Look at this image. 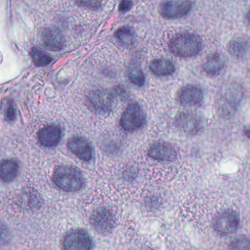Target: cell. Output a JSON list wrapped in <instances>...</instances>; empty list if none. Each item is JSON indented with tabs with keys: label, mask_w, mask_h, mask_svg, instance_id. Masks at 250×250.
Masks as SVG:
<instances>
[{
	"label": "cell",
	"mask_w": 250,
	"mask_h": 250,
	"mask_svg": "<svg viewBox=\"0 0 250 250\" xmlns=\"http://www.w3.org/2000/svg\"><path fill=\"white\" fill-rule=\"evenodd\" d=\"M150 69L156 76H168L175 71V65L169 60L157 59L152 61Z\"/></svg>",
	"instance_id": "cell-18"
},
{
	"label": "cell",
	"mask_w": 250,
	"mask_h": 250,
	"mask_svg": "<svg viewBox=\"0 0 250 250\" xmlns=\"http://www.w3.org/2000/svg\"><path fill=\"white\" fill-rule=\"evenodd\" d=\"M250 50V41L244 37L235 38L229 42L228 51L237 58H244Z\"/></svg>",
	"instance_id": "cell-16"
},
{
	"label": "cell",
	"mask_w": 250,
	"mask_h": 250,
	"mask_svg": "<svg viewBox=\"0 0 250 250\" xmlns=\"http://www.w3.org/2000/svg\"><path fill=\"white\" fill-rule=\"evenodd\" d=\"M54 184L65 191H77L84 185V178L77 168L70 166H58L52 175Z\"/></svg>",
	"instance_id": "cell-2"
},
{
	"label": "cell",
	"mask_w": 250,
	"mask_h": 250,
	"mask_svg": "<svg viewBox=\"0 0 250 250\" xmlns=\"http://www.w3.org/2000/svg\"><path fill=\"white\" fill-rule=\"evenodd\" d=\"M238 214L232 210H225L216 215L213 219V229L221 234H231L235 232L239 226Z\"/></svg>",
	"instance_id": "cell-7"
},
{
	"label": "cell",
	"mask_w": 250,
	"mask_h": 250,
	"mask_svg": "<svg viewBox=\"0 0 250 250\" xmlns=\"http://www.w3.org/2000/svg\"><path fill=\"white\" fill-rule=\"evenodd\" d=\"M93 241L83 229H74L65 235L63 240L65 250H91Z\"/></svg>",
	"instance_id": "cell-6"
},
{
	"label": "cell",
	"mask_w": 250,
	"mask_h": 250,
	"mask_svg": "<svg viewBox=\"0 0 250 250\" xmlns=\"http://www.w3.org/2000/svg\"><path fill=\"white\" fill-rule=\"evenodd\" d=\"M62 137L61 128L56 125H48L43 127L39 132V143L46 147H53L58 146Z\"/></svg>",
	"instance_id": "cell-14"
},
{
	"label": "cell",
	"mask_w": 250,
	"mask_h": 250,
	"mask_svg": "<svg viewBox=\"0 0 250 250\" xmlns=\"http://www.w3.org/2000/svg\"><path fill=\"white\" fill-rule=\"evenodd\" d=\"M19 164L14 159H6L1 164L0 176L4 182H11L18 175Z\"/></svg>",
	"instance_id": "cell-17"
},
{
	"label": "cell",
	"mask_w": 250,
	"mask_h": 250,
	"mask_svg": "<svg viewBox=\"0 0 250 250\" xmlns=\"http://www.w3.org/2000/svg\"><path fill=\"white\" fill-rule=\"evenodd\" d=\"M86 101L90 110L96 113H106L112 109L113 98L112 93L106 90H96L87 95Z\"/></svg>",
	"instance_id": "cell-5"
},
{
	"label": "cell",
	"mask_w": 250,
	"mask_h": 250,
	"mask_svg": "<svg viewBox=\"0 0 250 250\" xmlns=\"http://www.w3.org/2000/svg\"><path fill=\"white\" fill-rule=\"evenodd\" d=\"M246 21H247V24L250 26V11L247 13V16H246Z\"/></svg>",
	"instance_id": "cell-27"
},
{
	"label": "cell",
	"mask_w": 250,
	"mask_h": 250,
	"mask_svg": "<svg viewBox=\"0 0 250 250\" xmlns=\"http://www.w3.org/2000/svg\"><path fill=\"white\" fill-rule=\"evenodd\" d=\"M115 37L124 46H129L134 43L135 32L130 26H124L115 32Z\"/></svg>",
	"instance_id": "cell-19"
},
{
	"label": "cell",
	"mask_w": 250,
	"mask_h": 250,
	"mask_svg": "<svg viewBox=\"0 0 250 250\" xmlns=\"http://www.w3.org/2000/svg\"><path fill=\"white\" fill-rule=\"evenodd\" d=\"M146 122V115L138 104H131L123 113L121 125L125 131H134L143 126Z\"/></svg>",
	"instance_id": "cell-3"
},
{
	"label": "cell",
	"mask_w": 250,
	"mask_h": 250,
	"mask_svg": "<svg viewBox=\"0 0 250 250\" xmlns=\"http://www.w3.org/2000/svg\"><path fill=\"white\" fill-rule=\"evenodd\" d=\"M128 77L131 83L135 85L138 87L144 85L146 80H145L144 74L140 68L137 67L131 68L128 71Z\"/></svg>",
	"instance_id": "cell-22"
},
{
	"label": "cell",
	"mask_w": 250,
	"mask_h": 250,
	"mask_svg": "<svg viewBox=\"0 0 250 250\" xmlns=\"http://www.w3.org/2000/svg\"><path fill=\"white\" fill-rule=\"evenodd\" d=\"M5 121L12 122L16 119V110L13 102H8L5 112Z\"/></svg>",
	"instance_id": "cell-23"
},
{
	"label": "cell",
	"mask_w": 250,
	"mask_h": 250,
	"mask_svg": "<svg viewBox=\"0 0 250 250\" xmlns=\"http://www.w3.org/2000/svg\"><path fill=\"white\" fill-rule=\"evenodd\" d=\"M176 125L179 129L182 130L186 134H197L202 128L201 121L194 114L182 112L179 114L175 120Z\"/></svg>",
	"instance_id": "cell-13"
},
{
	"label": "cell",
	"mask_w": 250,
	"mask_h": 250,
	"mask_svg": "<svg viewBox=\"0 0 250 250\" xmlns=\"http://www.w3.org/2000/svg\"><path fill=\"white\" fill-rule=\"evenodd\" d=\"M42 41L45 48L52 52H59L65 46L63 35L55 27L43 29L42 32Z\"/></svg>",
	"instance_id": "cell-9"
},
{
	"label": "cell",
	"mask_w": 250,
	"mask_h": 250,
	"mask_svg": "<svg viewBox=\"0 0 250 250\" xmlns=\"http://www.w3.org/2000/svg\"><path fill=\"white\" fill-rule=\"evenodd\" d=\"M147 155L156 160L172 162L176 159L178 153L172 145L167 143H157L150 146Z\"/></svg>",
	"instance_id": "cell-11"
},
{
	"label": "cell",
	"mask_w": 250,
	"mask_h": 250,
	"mask_svg": "<svg viewBox=\"0 0 250 250\" xmlns=\"http://www.w3.org/2000/svg\"><path fill=\"white\" fill-rule=\"evenodd\" d=\"M231 250H250V238L245 235H240L231 241Z\"/></svg>",
	"instance_id": "cell-21"
},
{
	"label": "cell",
	"mask_w": 250,
	"mask_h": 250,
	"mask_svg": "<svg viewBox=\"0 0 250 250\" xmlns=\"http://www.w3.org/2000/svg\"><path fill=\"white\" fill-rule=\"evenodd\" d=\"M77 5L84 8H90V9H98L100 8L101 2L99 1H90V2H77Z\"/></svg>",
	"instance_id": "cell-24"
},
{
	"label": "cell",
	"mask_w": 250,
	"mask_h": 250,
	"mask_svg": "<svg viewBox=\"0 0 250 250\" xmlns=\"http://www.w3.org/2000/svg\"><path fill=\"white\" fill-rule=\"evenodd\" d=\"M169 49L175 56L183 58H191L198 55L203 49V41L197 35L180 33L171 39Z\"/></svg>",
	"instance_id": "cell-1"
},
{
	"label": "cell",
	"mask_w": 250,
	"mask_h": 250,
	"mask_svg": "<svg viewBox=\"0 0 250 250\" xmlns=\"http://www.w3.org/2000/svg\"><path fill=\"white\" fill-rule=\"evenodd\" d=\"M192 6L193 2L190 1H168L159 5V11L164 18L174 20L187 15Z\"/></svg>",
	"instance_id": "cell-8"
},
{
	"label": "cell",
	"mask_w": 250,
	"mask_h": 250,
	"mask_svg": "<svg viewBox=\"0 0 250 250\" xmlns=\"http://www.w3.org/2000/svg\"><path fill=\"white\" fill-rule=\"evenodd\" d=\"M67 146L81 160L88 162L93 157V148L88 141L84 137H72L68 140Z\"/></svg>",
	"instance_id": "cell-10"
},
{
	"label": "cell",
	"mask_w": 250,
	"mask_h": 250,
	"mask_svg": "<svg viewBox=\"0 0 250 250\" xmlns=\"http://www.w3.org/2000/svg\"><path fill=\"white\" fill-rule=\"evenodd\" d=\"M244 133L246 137L250 139V125H247V126L244 128Z\"/></svg>",
	"instance_id": "cell-26"
},
{
	"label": "cell",
	"mask_w": 250,
	"mask_h": 250,
	"mask_svg": "<svg viewBox=\"0 0 250 250\" xmlns=\"http://www.w3.org/2000/svg\"><path fill=\"white\" fill-rule=\"evenodd\" d=\"M203 99V91L197 86H185L178 93V100L184 106H199L201 104Z\"/></svg>",
	"instance_id": "cell-12"
},
{
	"label": "cell",
	"mask_w": 250,
	"mask_h": 250,
	"mask_svg": "<svg viewBox=\"0 0 250 250\" xmlns=\"http://www.w3.org/2000/svg\"><path fill=\"white\" fill-rule=\"evenodd\" d=\"M30 55L35 65L38 67L46 66L52 62V58L49 55L36 47L30 49Z\"/></svg>",
	"instance_id": "cell-20"
},
{
	"label": "cell",
	"mask_w": 250,
	"mask_h": 250,
	"mask_svg": "<svg viewBox=\"0 0 250 250\" xmlns=\"http://www.w3.org/2000/svg\"><path fill=\"white\" fill-rule=\"evenodd\" d=\"M132 7V2L131 1H122L119 5V11L123 13L129 11Z\"/></svg>",
	"instance_id": "cell-25"
},
{
	"label": "cell",
	"mask_w": 250,
	"mask_h": 250,
	"mask_svg": "<svg viewBox=\"0 0 250 250\" xmlns=\"http://www.w3.org/2000/svg\"><path fill=\"white\" fill-rule=\"evenodd\" d=\"M225 65V57L221 53L214 52L206 58L203 62V68L208 75L213 77L221 72Z\"/></svg>",
	"instance_id": "cell-15"
},
{
	"label": "cell",
	"mask_w": 250,
	"mask_h": 250,
	"mask_svg": "<svg viewBox=\"0 0 250 250\" xmlns=\"http://www.w3.org/2000/svg\"><path fill=\"white\" fill-rule=\"evenodd\" d=\"M90 223L96 232L102 235H107L112 232L115 228V216L108 209L98 208L90 216Z\"/></svg>",
	"instance_id": "cell-4"
}]
</instances>
